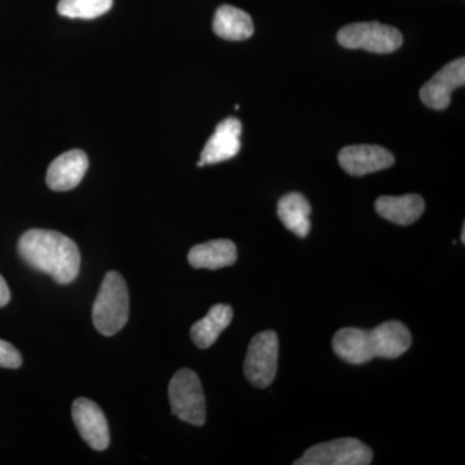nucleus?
<instances>
[{"mask_svg":"<svg viewBox=\"0 0 465 465\" xmlns=\"http://www.w3.org/2000/svg\"><path fill=\"white\" fill-rule=\"evenodd\" d=\"M411 347V333L402 322L388 321L372 330L345 327L333 336L336 356L351 365H363L374 358L394 360Z\"/></svg>","mask_w":465,"mask_h":465,"instance_id":"f257e3e1","label":"nucleus"},{"mask_svg":"<svg viewBox=\"0 0 465 465\" xmlns=\"http://www.w3.org/2000/svg\"><path fill=\"white\" fill-rule=\"evenodd\" d=\"M18 253L27 265L60 284L72 283L81 269V252L75 242L54 231H27L18 242Z\"/></svg>","mask_w":465,"mask_h":465,"instance_id":"f03ea898","label":"nucleus"},{"mask_svg":"<svg viewBox=\"0 0 465 465\" xmlns=\"http://www.w3.org/2000/svg\"><path fill=\"white\" fill-rule=\"evenodd\" d=\"M130 296L127 284L121 274L109 272L104 278L92 311L94 327L103 335H115L127 323Z\"/></svg>","mask_w":465,"mask_h":465,"instance_id":"7ed1b4c3","label":"nucleus"},{"mask_svg":"<svg viewBox=\"0 0 465 465\" xmlns=\"http://www.w3.org/2000/svg\"><path fill=\"white\" fill-rule=\"evenodd\" d=\"M173 414L180 420L202 427L206 423V399L200 378L189 369L179 370L168 387Z\"/></svg>","mask_w":465,"mask_h":465,"instance_id":"20e7f679","label":"nucleus"},{"mask_svg":"<svg viewBox=\"0 0 465 465\" xmlns=\"http://www.w3.org/2000/svg\"><path fill=\"white\" fill-rule=\"evenodd\" d=\"M338 42L348 50H365L384 54L400 50L403 36L396 27L382 25L374 21L341 27L338 33Z\"/></svg>","mask_w":465,"mask_h":465,"instance_id":"39448f33","label":"nucleus"},{"mask_svg":"<svg viewBox=\"0 0 465 465\" xmlns=\"http://www.w3.org/2000/svg\"><path fill=\"white\" fill-rule=\"evenodd\" d=\"M278 342L274 331L260 332L253 336L244 360V375L247 381L256 388H268L277 375Z\"/></svg>","mask_w":465,"mask_h":465,"instance_id":"423d86ee","label":"nucleus"},{"mask_svg":"<svg viewBox=\"0 0 465 465\" xmlns=\"http://www.w3.org/2000/svg\"><path fill=\"white\" fill-rule=\"evenodd\" d=\"M372 450L357 439H339L318 443L295 461L296 465H369Z\"/></svg>","mask_w":465,"mask_h":465,"instance_id":"0eeeda50","label":"nucleus"},{"mask_svg":"<svg viewBox=\"0 0 465 465\" xmlns=\"http://www.w3.org/2000/svg\"><path fill=\"white\" fill-rule=\"evenodd\" d=\"M465 84V58H458L442 67L421 87L420 99L428 108L445 110L451 103L452 91Z\"/></svg>","mask_w":465,"mask_h":465,"instance_id":"6e6552de","label":"nucleus"},{"mask_svg":"<svg viewBox=\"0 0 465 465\" xmlns=\"http://www.w3.org/2000/svg\"><path fill=\"white\" fill-rule=\"evenodd\" d=\"M73 420L79 434L91 449L103 451L109 448L108 420L94 401L78 399L73 403Z\"/></svg>","mask_w":465,"mask_h":465,"instance_id":"1a4fd4ad","label":"nucleus"},{"mask_svg":"<svg viewBox=\"0 0 465 465\" xmlns=\"http://www.w3.org/2000/svg\"><path fill=\"white\" fill-rule=\"evenodd\" d=\"M339 163L351 176H365L393 166L396 158L379 145L345 146L339 153Z\"/></svg>","mask_w":465,"mask_h":465,"instance_id":"9d476101","label":"nucleus"},{"mask_svg":"<svg viewBox=\"0 0 465 465\" xmlns=\"http://www.w3.org/2000/svg\"><path fill=\"white\" fill-rule=\"evenodd\" d=\"M242 124L240 119L226 118L222 124H217L215 133L211 134L210 139L201 153V159L198 167L206 164H216L220 162L229 161L234 158L241 150Z\"/></svg>","mask_w":465,"mask_h":465,"instance_id":"9b49d317","label":"nucleus"},{"mask_svg":"<svg viewBox=\"0 0 465 465\" xmlns=\"http://www.w3.org/2000/svg\"><path fill=\"white\" fill-rule=\"evenodd\" d=\"M88 170V157L82 150H70L52 162L47 171V185L54 192L76 188Z\"/></svg>","mask_w":465,"mask_h":465,"instance_id":"f8f14e48","label":"nucleus"},{"mask_svg":"<svg viewBox=\"0 0 465 465\" xmlns=\"http://www.w3.org/2000/svg\"><path fill=\"white\" fill-rule=\"evenodd\" d=\"M376 213L397 225H411L420 219L425 210V202L420 195L406 194L401 197L378 198L375 202Z\"/></svg>","mask_w":465,"mask_h":465,"instance_id":"ddd939ff","label":"nucleus"},{"mask_svg":"<svg viewBox=\"0 0 465 465\" xmlns=\"http://www.w3.org/2000/svg\"><path fill=\"white\" fill-rule=\"evenodd\" d=\"M237 247L229 240H215L197 244L188 253L189 264L197 269H217L232 266L237 262Z\"/></svg>","mask_w":465,"mask_h":465,"instance_id":"4468645a","label":"nucleus"},{"mask_svg":"<svg viewBox=\"0 0 465 465\" xmlns=\"http://www.w3.org/2000/svg\"><path fill=\"white\" fill-rule=\"evenodd\" d=\"M213 29L225 41L241 42L252 36L253 21L247 12L232 5H222L213 17Z\"/></svg>","mask_w":465,"mask_h":465,"instance_id":"2eb2a0df","label":"nucleus"},{"mask_svg":"<svg viewBox=\"0 0 465 465\" xmlns=\"http://www.w3.org/2000/svg\"><path fill=\"white\" fill-rule=\"evenodd\" d=\"M312 207L300 193H289L278 202L277 213L281 223L299 238L308 237L311 232Z\"/></svg>","mask_w":465,"mask_h":465,"instance_id":"dca6fc26","label":"nucleus"},{"mask_svg":"<svg viewBox=\"0 0 465 465\" xmlns=\"http://www.w3.org/2000/svg\"><path fill=\"white\" fill-rule=\"evenodd\" d=\"M232 321V309L231 305H213L206 317L193 324L191 329L193 342L201 349L213 347Z\"/></svg>","mask_w":465,"mask_h":465,"instance_id":"f3484780","label":"nucleus"},{"mask_svg":"<svg viewBox=\"0 0 465 465\" xmlns=\"http://www.w3.org/2000/svg\"><path fill=\"white\" fill-rule=\"evenodd\" d=\"M113 2L114 0H60L57 12L64 17L92 20L109 12Z\"/></svg>","mask_w":465,"mask_h":465,"instance_id":"a211bd4d","label":"nucleus"},{"mask_svg":"<svg viewBox=\"0 0 465 465\" xmlns=\"http://www.w3.org/2000/svg\"><path fill=\"white\" fill-rule=\"evenodd\" d=\"M23 365V357L14 345L0 341V367L3 369H18Z\"/></svg>","mask_w":465,"mask_h":465,"instance_id":"6ab92c4d","label":"nucleus"},{"mask_svg":"<svg viewBox=\"0 0 465 465\" xmlns=\"http://www.w3.org/2000/svg\"><path fill=\"white\" fill-rule=\"evenodd\" d=\"M11 300V291L8 289V284L5 282V278L0 275V308L5 307Z\"/></svg>","mask_w":465,"mask_h":465,"instance_id":"aec40b11","label":"nucleus"},{"mask_svg":"<svg viewBox=\"0 0 465 465\" xmlns=\"http://www.w3.org/2000/svg\"><path fill=\"white\" fill-rule=\"evenodd\" d=\"M461 242H465V225H463V229H461Z\"/></svg>","mask_w":465,"mask_h":465,"instance_id":"412c9836","label":"nucleus"}]
</instances>
